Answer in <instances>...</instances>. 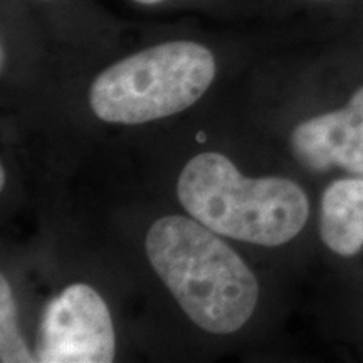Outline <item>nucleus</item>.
Segmentation results:
<instances>
[{"instance_id": "nucleus-1", "label": "nucleus", "mask_w": 363, "mask_h": 363, "mask_svg": "<svg viewBox=\"0 0 363 363\" xmlns=\"http://www.w3.org/2000/svg\"><path fill=\"white\" fill-rule=\"evenodd\" d=\"M150 264L195 325L234 333L256 310L259 284L240 257L197 219L169 216L150 227Z\"/></svg>"}, {"instance_id": "nucleus-2", "label": "nucleus", "mask_w": 363, "mask_h": 363, "mask_svg": "<svg viewBox=\"0 0 363 363\" xmlns=\"http://www.w3.org/2000/svg\"><path fill=\"white\" fill-rule=\"evenodd\" d=\"M179 201L219 235L276 247L293 240L310 219V201L283 177L247 179L220 153H201L184 167Z\"/></svg>"}, {"instance_id": "nucleus-3", "label": "nucleus", "mask_w": 363, "mask_h": 363, "mask_svg": "<svg viewBox=\"0 0 363 363\" xmlns=\"http://www.w3.org/2000/svg\"><path fill=\"white\" fill-rule=\"evenodd\" d=\"M214 52L195 40H167L130 54L99 72L89 104L108 123L140 125L187 110L212 84Z\"/></svg>"}, {"instance_id": "nucleus-4", "label": "nucleus", "mask_w": 363, "mask_h": 363, "mask_svg": "<svg viewBox=\"0 0 363 363\" xmlns=\"http://www.w3.org/2000/svg\"><path fill=\"white\" fill-rule=\"evenodd\" d=\"M115 347L106 303L91 286L72 284L45 305L34 355L43 363H110Z\"/></svg>"}, {"instance_id": "nucleus-5", "label": "nucleus", "mask_w": 363, "mask_h": 363, "mask_svg": "<svg viewBox=\"0 0 363 363\" xmlns=\"http://www.w3.org/2000/svg\"><path fill=\"white\" fill-rule=\"evenodd\" d=\"M289 145L294 158L308 170L340 169L363 175V86L345 106L299 123Z\"/></svg>"}, {"instance_id": "nucleus-6", "label": "nucleus", "mask_w": 363, "mask_h": 363, "mask_svg": "<svg viewBox=\"0 0 363 363\" xmlns=\"http://www.w3.org/2000/svg\"><path fill=\"white\" fill-rule=\"evenodd\" d=\"M320 238L331 252L357 256L363 249V175L330 184L321 195Z\"/></svg>"}, {"instance_id": "nucleus-7", "label": "nucleus", "mask_w": 363, "mask_h": 363, "mask_svg": "<svg viewBox=\"0 0 363 363\" xmlns=\"http://www.w3.org/2000/svg\"><path fill=\"white\" fill-rule=\"evenodd\" d=\"M0 362H35L17 326V310L11 284L6 276L0 279Z\"/></svg>"}, {"instance_id": "nucleus-8", "label": "nucleus", "mask_w": 363, "mask_h": 363, "mask_svg": "<svg viewBox=\"0 0 363 363\" xmlns=\"http://www.w3.org/2000/svg\"><path fill=\"white\" fill-rule=\"evenodd\" d=\"M133 2L140 4V6H158V4H163L165 0H133Z\"/></svg>"}, {"instance_id": "nucleus-9", "label": "nucleus", "mask_w": 363, "mask_h": 363, "mask_svg": "<svg viewBox=\"0 0 363 363\" xmlns=\"http://www.w3.org/2000/svg\"><path fill=\"white\" fill-rule=\"evenodd\" d=\"M6 185V169H0V187H4Z\"/></svg>"}, {"instance_id": "nucleus-10", "label": "nucleus", "mask_w": 363, "mask_h": 363, "mask_svg": "<svg viewBox=\"0 0 363 363\" xmlns=\"http://www.w3.org/2000/svg\"><path fill=\"white\" fill-rule=\"evenodd\" d=\"M34 2H43V4H49V2H57V0H34Z\"/></svg>"}, {"instance_id": "nucleus-11", "label": "nucleus", "mask_w": 363, "mask_h": 363, "mask_svg": "<svg viewBox=\"0 0 363 363\" xmlns=\"http://www.w3.org/2000/svg\"><path fill=\"white\" fill-rule=\"evenodd\" d=\"M320 2H326V0H320Z\"/></svg>"}]
</instances>
